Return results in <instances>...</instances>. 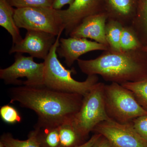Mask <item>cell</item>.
<instances>
[{
    "instance_id": "cell-28",
    "label": "cell",
    "mask_w": 147,
    "mask_h": 147,
    "mask_svg": "<svg viewBox=\"0 0 147 147\" xmlns=\"http://www.w3.org/2000/svg\"><path fill=\"white\" fill-rule=\"evenodd\" d=\"M142 50L144 52L147 56V46H143L142 48Z\"/></svg>"
},
{
    "instance_id": "cell-5",
    "label": "cell",
    "mask_w": 147,
    "mask_h": 147,
    "mask_svg": "<svg viewBox=\"0 0 147 147\" xmlns=\"http://www.w3.org/2000/svg\"><path fill=\"white\" fill-rule=\"evenodd\" d=\"M104 99L109 118L120 123L130 122L147 115V111L139 105L131 91L117 83L105 84Z\"/></svg>"
},
{
    "instance_id": "cell-13",
    "label": "cell",
    "mask_w": 147,
    "mask_h": 147,
    "mask_svg": "<svg viewBox=\"0 0 147 147\" xmlns=\"http://www.w3.org/2000/svg\"><path fill=\"white\" fill-rule=\"evenodd\" d=\"M137 0H106L105 12L108 19L116 20L123 26H130L137 11Z\"/></svg>"
},
{
    "instance_id": "cell-21",
    "label": "cell",
    "mask_w": 147,
    "mask_h": 147,
    "mask_svg": "<svg viewBox=\"0 0 147 147\" xmlns=\"http://www.w3.org/2000/svg\"><path fill=\"white\" fill-rule=\"evenodd\" d=\"M121 85L131 91L139 105L147 111V79Z\"/></svg>"
},
{
    "instance_id": "cell-4",
    "label": "cell",
    "mask_w": 147,
    "mask_h": 147,
    "mask_svg": "<svg viewBox=\"0 0 147 147\" xmlns=\"http://www.w3.org/2000/svg\"><path fill=\"white\" fill-rule=\"evenodd\" d=\"M105 84L98 82L83 97L81 108L74 117L72 125L84 141L98 124L110 119L105 108Z\"/></svg>"
},
{
    "instance_id": "cell-19",
    "label": "cell",
    "mask_w": 147,
    "mask_h": 147,
    "mask_svg": "<svg viewBox=\"0 0 147 147\" xmlns=\"http://www.w3.org/2000/svg\"><path fill=\"white\" fill-rule=\"evenodd\" d=\"M0 142L5 147H40L33 130L30 131L27 140L14 139L10 133H6L1 135Z\"/></svg>"
},
{
    "instance_id": "cell-16",
    "label": "cell",
    "mask_w": 147,
    "mask_h": 147,
    "mask_svg": "<svg viewBox=\"0 0 147 147\" xmlns=\"http://www.w3.org/2000/svg\"><path fill=\"white\" fill-rule=\"evenodd\" d=\"M58 127L34 125L33 131L40 147H61Z\"/></svg>"
},
{
    "instance_id": "cell-2",
    "label": "cell",
    "mask_w": 147,
    "mask_h": 147,
    "mask_svg": "<svg viewBox=\"0 0 147 147\" xmlns=\"http://www.w3.org/2000/svg\"><path fill=\"white\" fill-rule=\"evenodd\" d=\"M88 76L100 75L107 82L122 84L147 79V56L141 49L115 51L109 48L97 58L77 61Z\"/></svg>"
},
{
    "instance_id": "cell-29",
    "label": "cell",
    "mask_w": 147,
    "mask_h": 147,
    "mask_svg": "<svg viewBox=\"0 0 147 147\" xmlns=\"http://www.w3.org/2000/svg\"><path fill=\"white\" fill-rule=\"evenodd\" d=\"M0 147H5L1 142H0Z\"/></svg>"
},
{
    "instance_id": "cell-14",
    "label": "cell",
    "mask_w": 147,
    "mask_h": 147,
    "mask_svg": "<svg viewBox=\"0 0 147 147\" xmlns=\"http://www.w3.org/2000/svg\"><path fill=\"white\" fill-rule=\"evenodd\" d=\"M14 9L7 0H0V26L10 34L13 45L20 43L23 39L14 20Z\"/></svg>"
},
{
    "instance_id": "cell-1",
    "label": "cell",
    "mask_w": 147,
    "mask_h": 147,
    "mask_svg": "<svg viewBox=\"0 0 147 147\" xmlns=\"http://www.w3.org/2000/svg\"><path fill=\"white\" fill-rule=\"evenodd\" d=\"M10 103L33 110L38 116V126L59 127L72 120L82 105L83 96L55 90L45 86H26L9 90Z\"/></svg>"
},
{
    "instance_id": "cell-11",
    "label": "cell",
    "mask_w": 147,
    "mask_h": 147,
    "mask_svg": "<svg viewBox=\"0 0 147 147\" xmlns=\"http://www.w3.org/2000/svg\"><path fill=\"white\" fill-rule=\"evenodd\" d=\"M109 48L107 45L87 38L70 37L67 38H60L57 52L60 58H64L65 63L70 67L84 54L96 50L105 51Z\"/></svg>"
},
{
    "instance_id": "cell-17",
    "label": "cell",
    "mask_w": 147,
    "mask_h": 147,
    "mask_svg": "<svg viewBox=\"0 0 147 147\" xmlns=\"http://www.w3.org/2000/svg\"><path fill=\"white\" fill-rule=\"evenodd\" d=\"M61 147H75L85 143L75 129L71 121L58 127Z\"/></svg>"
},
{
    "instance_id": "cell-26",
    "label": "cell",
    "mask_w": 147,
    "mask_h": 147,
    "mask_svg": "<svg viewBox=\"0 0 147 147\" xmlns=\"http://www.w3.org/2000/svg\"><path fill=\"white\" fill-rule=\"evenodd\" d=\"M92 147H113L109 141L101 135Z\"/></svg>"
},
{
    "instance_id": "cell-12",
    "label": "cell",
    "mask_w": 147,
    "mask_h": 147,
    "mask_svg": "<svg viewBox=\"0 0 147 147\" xmlns=\"http://www.w3.org/2000/svg\"><path fill=\"white\" fill-rule=\"evenodd\" d=\"M108 16L106 12L94 14L84 19L69 34L71 37L90 38L109 46L105 35Z\"/></svg>"
},
{
    "instance_id": "cell-25",
    "label": "cell",
    "mask_w": 147,
    "mask_h": 147,
    "mask_svg": "<svg viewBox=\"0 0 147 147\" xmlns=\"http://www.w3.org/2000/svg\"><path fill=\"white\" fill-rule=\"evenodd\" d=\"M74 0H54L52 7L56 10H61L64 6L68 4L70 5Z\"/></svg>"
},
{
    "instance_id": "cell-22",
    "label": "cell",
    "mask_w": 147,
    "mask_h": 147,
    "mask_svg": "<svg viewBox=\"0 0 147 147\" xmlns=\"http://www.w3.org/2000/svg\"><path fill=\"white\" fill-rule=\"evenodd\" d=\"M16 8L26 7H52L54 0H7Z\"/></svg>"
},
{
    "instance_id": "cell-15",
    "label": "cell",
    "mask_w": 147,
    "mask_h": 147,
    "mask_svg": "<svg viewBox=\"0 0 147 147\" xmlns=\"http://www.w3.org/2000/svg\"><path fill=\"white\" fill-rule=\"evenodd\" d=\"M130 26L143 46H147V0H137L136 14Z\"/></svg>"
},
{
    "instance_id": "cell-6",
    "label": "cell",
    "mask_w": 147,
    "mask_h": 147,
    "mask_svg": "<svg viewBox=\"0 0 147 147\" xmlns=\"http://www.w3.org/2000/svg\"><path fill=\"white\" fill-rule=\"evenodd\" d=\"M14 18L19 28L27 30L44 32L57 36L65 30L58 10L52 7L16 8Z\"/></svg>"
},
{
    "instance_id": "cell-20",
    "label": "cell",
    "mask_w": 147,
    "mask_h": 147,
    "mask_svg": "<svg viewBox=\"0 0 147 147\" xmlns=\"http://www.w3.org/2000/svg\"><path fill=\"white\" fill-rule=\"evenodd\" d=\"M121 49L123 51L139 50L143 45L131 26H123L121 35Z\"/></svg>"
},
{
    "instance_id": "cell-10",
    "label": "cell",
    "mask_w": 147,
    "mask_h": 147,
    "mask_svg": "<svg viewBox=\"0 0 147 147\" xmlns=\"http://www.w3.org/2000/svg\"><path fill=\"white\" fill-rule=\"evenodd\" d=\"M56 36L39 31L27 30L20 43L13 44L9 54L27 53L33 58L45 60L56 41Z\"/></svg>"
},
{
    "instance_id": "cell-23",
    "label": "cell",
    "mask_w": 147,
    "mask_h": 147,
    "mask_svg": "<svg viewBox=\"0 0 147 147\" xmlns=\"http://www.w3.org/2000/svg\"><path fill=\"white\" fill-rule=\"evenodd\" d=\"M0 116L4 122L10 124L21 122L22 121V117L19 112L9 104L1 107Z\"/></svg>"
},
{
    "instance_id": "cell-18",
    "label": "cell",
    "mask_w": 147,
    "mask_h": 147,
    "mask_svg": "<svg viewBox=\"0 0 147 147\" xmlns=\"http://www.w3.org/2000/svg\"><path fill=\"white\" fill-rule=\"evenodd\" d=\"M123 26L118 21L108 19L105 28V35L109 48L115 51H121L120 40Z\"/></svg>"
},
{
    "instance_id": "cell-3",
    "label": "cell",
    "mask_w": 147,
    "mask_h": 147,
    "mask_svg": "<svg viewBox=\"0 0 147 147\" xmlns=\"http://www.w3.org/2000/svg\"><path fill=\"white\" fill-rule=\"evenodd\" d=\"M62 33L57 36L55 43L43 62L44 86L55 90L77 94L84 96L92 87L98 83V76H88L86 79L82 82H78L72 78L71 73L76 72L74 68L67 69L58 58L57 49L59 45Z\"/></svg>"
},
{
    "instance_id": "cell-27",
    "label": "cell",
    "mask_w": 147,
    "mask_h": 147,
    "mask_svg": "<svg viewBox=\"0 0 147 147\" xmlns=\"http://www.w3.org/2000/svg\"><path fill=\"white\" fill-rule=\"evenodd\" d=\"M101 136V134L95 133L92 136L89 140L85 142L84 144L79 145L75 147H92L94 143Z\"/></svg>"
},
{
    "instance_id": "cell-8",
    "label": "cell",
    "mask_w": 147,
    "mask_h": 147,
    "mask_svg": "<svg viewBox=\"0 0 147 147\" xmlns=\"http://www.w3.org/2000/svg\"><path fill=\"white\" fill-rule=\"evenodd\" d=\"M93 131L105 137L113 147H147V141L136 131L132 121L121 123L110 119L98 124Z\"/></svg>"
},
{
    "instance_id": "cell-9",
    "label": "cell",
    "mask_w": 147,
    "mask_h": 147,
    "mask_svg": "<svg viewBox=\"0 0 147 147\" xmlns=\"http://www.w3.org/2000/svg\"><path fill=\"white\" fill-rule=\"evenodd\" d=\"M106 3V0H74L68 8L58 10L64 26L65 34L69 36L86 17L105 12Z\"/></svg>"
},
{
    "instance_id": "cell-24",
    "label": "cell",
    "mask_w": 147,
    "mask_h": 147,
    "mask_svg": "<svg viewBox=\"0 0 147 147\" xmlns=\"http://www.w3.org/2000/svg\"><path fill=\"white\" fill-rule=\"evenodd\" d=\"M132 123L136 131L147 141V115L134 119Z\"/></svg>"
},
{
    "instance_id": "cell-7",
    "label": "cell",
    "mask_w": 147,
    "mask_h": 147,
    "mask_svg": "<svg viewBox=\"0 0 147 147\" xmlns=\"http://www.w3.org/2000/svg\"><path fill=\"white\" fill-rule=\"evenodd\" d=\"M44 63H37L34 58L17 53L13 64L0 69V78L7 84L37 87L44 86Z\"/></svg>"
}]
</instances>
